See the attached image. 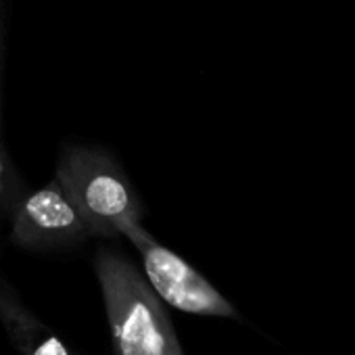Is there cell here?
<instances>
[{"label": "cell", "mask_w": 355, "mask_h": 355, "mask_svg": "<svg viewBox=\"0 0 355 355\" xmlns=\"http://www.w3.org/2000/svg\"><path fill=\"white\" fill-rule=\"evenodd\" d=\"M123 236L140 253L144 276L163 303L193 315L241 320L236 307L203 274H199L178 253L155 241L140 222L128 226Z\"/></svg>", "instance_id": "3"}, {"label": "cell", "mask_w": 355, "mask_h": 355, "mask_svg": "<svg viewBox=\"0 0 355 355\" xmlns=\"http://www.w3.org/2000/svg\"><path fill=\"white\" fill-rule=\"evenodd\" d=\"M94 272L115 355H184L161 297L128 257L98 249Z\"/></svg>", "instance_id": "1"}, {"label": "cell", "mask_w": 355, "mask_h": 355, "mask_svg": "<svg viewBox=\"0 0 355 355\" xmlns=\"http://www.w3.org/2000/svg\"><path fill=\"white\" fill-rule=\"evenodd\" d=\"M26 193L28 191L15 169L11 153L5 146L3 134H0V211L13 214Z\"/></svg>", "instance_id": "6"}, {"label": "cell", "mask_w": 355, "mask_h": 355, "mask_svg": "<svg viewBox=\"0 0 355 355\" xmlns=\"http://www.w3.org/2000/svg\"><path fill=\"white\" fill-rule=\"evenodd\" d=\"M55 178L78 205L92 236H123V230L142 218L140 199L128 175L105 150L65 146Z\"/></svg>", "instance_id": "2"}, {"label": "cell", "mask_w": 355, "mask_h": 355, "mask_svg": "<svg viewBox=\"0 0 355 355\" xmlns=\"http://www.w3.org/2000/svg\"><path fill=\"white\" fill-rule=\"evenodd\" d=\"M11 216V236L15 245L24 249H63L80 245L92 236L78 205L57 178L32 193H26Z\"/></svg>", "instance_id": "4"}, {"label": "cell", "mask_w": 355, "mask_h": 355, "mask_svg": "<svg viewBox=\"0 0 355 355\" xmlns=\"http://www.w3.org/2000/svg\"><path fill=\"white\" fill-rule=\"evenodd\" d=\"M7 26H5V0H0V76H3V61H5V36Z\"/></svg>", "instance_id": "7"}, {"label": "cell", "mask_w": 355, "mask_h": 355, "mask_svg": "<svg viewBox=\"0 0 355 355\" xmlns=\"http://www.w3.org/2000/svg\"><path fill=\"white\" fill-rule=\"evenodd\" d=\"M0 324L19 355H73L46 324L21 303L15 288L3 278H0Z\"/></svg>", "instance_id": "5"}]
</instances>
